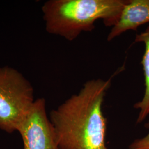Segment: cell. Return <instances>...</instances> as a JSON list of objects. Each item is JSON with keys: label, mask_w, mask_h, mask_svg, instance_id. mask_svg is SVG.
Returning a JSON list of instances; mask_svg holds the SVG:
<instances>
[{"label": "cell", "mask_w": 149, "mask_h": 149, "mask_svg": "<svg viewBox=\"0 0 149 149\" xmlns=\"http://www.w3.org/2000/svg\"><path fill=\"white\" fill-rule=\"evenodd\" d=\"M111 78L89 80L50 113L60 149H109L103 104Z\"/></svg>", "instance_id": "1"}, {"label": "cell", "mask_w": 149, "mask_h": 149, "mask_svg": "<svg viewBox=\"0 0 149 149\" xmlns=\"http://www.w3.org/2000/svg\"><path fill=\"white\" fill-rule=\"evenodd\" d=\"M128 0H49L42 7L48 33L72 42L82 32H91L95 22L107 27L118 21Z\"/></svg>", "instance_id": "2"}, {"label": "cell", "mask_w": 149, "mask_h": 149, "mask_svg": "<svg viewBox=\"0 0 149 149\" xmlns=\"http://www.w3.org/2000/svg\"><path fill=\"white\" fill-rule=\"evenodd\" d=\"M35 100L33 86L20 72L0 68V129L18 132Z\"/></svg>", "instance_id": "3"}, {"label": "cell", "mask_w": 149, "mask_h": 149, "mask_svg": "<svg viewBox=\"0 0 149 149\" xmlns=\"http://www.w3.org/2000/svg\"><path fill=\"white\" fill-rule=\"evenodd\" d=\"M18 133L23 149H60L44 98L35 100Z\"/></svg>", "instance_id": "4"}, {"label": "cell", "mask_w": 149, "mask_h": 149, "mask_svg": "<svg viewBox=\"0 0 149 149\" xmlns=\"http://www.w3.org/2000/svg\"><path fill=\"white\" fill-rule=\"evenodd\" d=\"M149 23V0H128L120 17L112 27L108 42L128 31H136L139 27Z\"/></svg>", "instance_id": "5"}, {"label": "cell", "mask_w": 149, "mask_h": 149, "mask_svg": "<svg viewBox=\"0 0 149 149\" xmlns=\"http://www.w3.org/2000/svg\"><path fill=\"white\" fill-rule=\"evenodd\" d=\"M135 42L143 43L145 46L144 55L141 60L145 79V91L142 99L134 105V108L139 110L136 123L140 124L143 122L149 116V26L143 32L136 34Z\"/></svg>", "instance_id": "6"}, {"label": "cell", "mask_w": 149, "mask_h": 149, "mask_svg": "<svg viewBox=\"0 0 149 149\" xmlns=\"http://www.w3.org/2000/svg\"><path fill=\"white\" fill-rule=\"evenodd\" d=\"M145 127L149 130V121ZM129 149H149V132L144 137L133 141L129 145Z\"/></svg>", "instance_id": "7"}]
</instances>
